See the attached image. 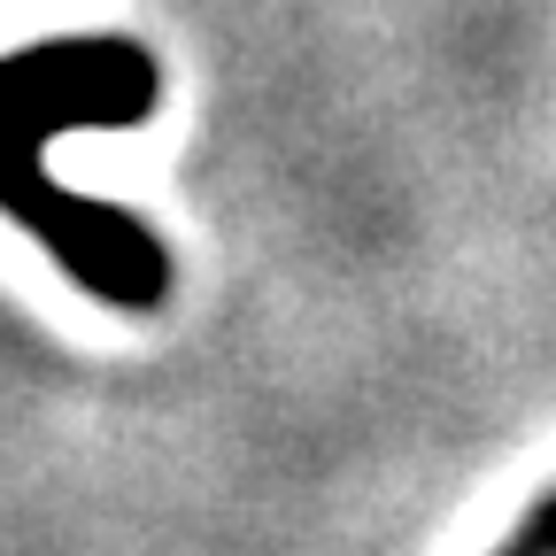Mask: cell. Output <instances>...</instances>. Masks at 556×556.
I'll return each mask as SVG.
<instances>
[{"label": "cell", "mask_w": 556, "mask_h": 556, "mask_svg": "<svg viewBox=\"0 0 556 556\" xmlns=\"http://www.w3.org/2000/svg\"><path fill=\"white\" fill-rule=\"evenodd\" d=\"M148 101H155V62L124 39H54V47L0 62V201L93 294H109L124 309L163 302L170 263L148 225L116 217L101 201H70L39 163V139L86 131V124H139Z\"/></svg>", "instance_id": "cell-1"}]
</instances>
